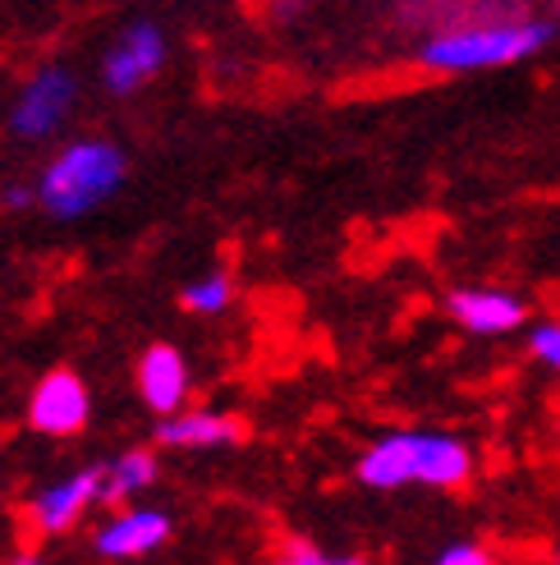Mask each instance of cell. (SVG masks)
Masks as SVG:
<instances>
[{
    "label": "cell",
    "instance_id": "cell-1",
    "mask_svg": "<svg viewBox=\"0 0 560 565\" xmlns=\"http://www.w3.org/2000/svg\"><path fill=\"white\" fill-rule=\"evenodd\" d=\"M560 19L556 14H519V19H483V23H455L432 28L418 42L413 61L432 74H469V70H500L528 61L556 42Z\"/></svg>",
    "mask_w": 560,
    "mask_h": 565
},
{
    "label": "cell",
    "instance_id": "cell-2",
    "mask_svg": "<svg viewBox=\"0 0 560 565\" xmlns=\"http://www.w3.org/2000/svg\"><path fill=\"white\" fill-rule=\"evenodd\" d=\"M129 175V161L116 143L106 138H78V143L61 148L37 180V203L55 221H78L97 207H106L120 193Z\"/></svg>",
    "mask_w": 560,
    "mask_h": 565
},
{
    "label": "cell",
    "instance_id": "cell-3",
    "mask_svg": "<svg viewBox=\"0 0 560 565\" xmlns=\"http://www.w3.org/2000/svg\"><path fill=\"white\" fill-rule=\"evenodd\" d=\"M78 102V78L65 65H46L23 83V93L10 106V134L23 143H42V138L61 134L69 110Z\"/></svg>",
    "mask_w": 560,
    "mask_h": 565
},
{
    "label": "cell",
    "instance_id": "cell-4",
    "mask_svg": "<svg viewBox=\"0 0 560 565\" xmlns=\"http://www.w3.org/2000/svg\"><path fill=\"white\" fill-rule=\"evenodd\" d=\"M161 65H165V33L157 23L138 19L116 38V46L101 55V83H106V93L133 97L138 88H148L161 74Z\"/></svg>",
    "mask_w": 560,
    "mask_h": 565
},
{
    "label": "cell",
    "instance_id": "cell-5",
    "mask_svg": "<svg viewBox=\"0 0 560 565\" xmlns=\"http://www.w3.org/2000/svg\"><path fill=\"white\" fill-rule=\"evenodd\" d=\"M88 414H93V395L83 386L78 373L69 369H51L33 395H28V423L46 437H74L88 428Z\"/></svg>",
    "mask_w": 560,
    "mask_h": 565
},
{
    "label": "cell",
    "instance_id": "cell-6",
    "mask_svg": "<svg viewBox=\"0 0 560 565\" xmlns=\"http://www.w3.org/2000/svg\"><path fill=\"white\" fill-rule=\"evenodd\" d=\"M538 14V0H405L396 10L400 28H455V23H483V19H519Z\"/></svg>",
    "mask_w": 560,
    "mask_h": 565
},
{
    "label": "cell",
    "instance_id": "cell-7",
    "mask_svg": "<svg viewBox=\"0 0 560 565\" xmlns=\"http://www.w3.org/2000/svg\"><path fill=\"white\" fill-rule=\"evenodd\" d=\"M445 313H451L464 331L473 335H510L528 322V308L519 295L496 290V286H469L445 299Z\"/></svg>",
    "mask_w": 560,
    "mask_h": 565
},
{
    "label": "cell",
    "instance_id": "cell-8",
    "mask_svg": "<svg viewBox=\"0 0 560 565\" xmlns=\"http://www.w3.org/2000/svg\"><path fill=\"white\" fill-rule=\"evenodd\" d=\"M354 473H358L363 488H377V492H396V488L418 483V437L413 433H390V437L373 441L358 456Z\"/></svg>",
    "mask_w": 560,
    "mask_h": 565
},
{
    "label": "cell",
    "instance_id": "cell-9",
    "mask_svg": "<svg viewBox=\"0 0 560 565\" xmlns=\"http://www.w3.org/2000/svg\"><path fill=\"white\" fill-rule=\"evenodd\" d=\"M248 437L244 418L230 414H212V409H193V414H161L157 423V441L175 446V450H212V446H239Z\"/></svg>",
    "mask_w": 560,
    "mask_h": 565
},
{
    "label": "cell",
    "instance_id": "cell-10",
    "mask_svg": "<svg viewBox=\"0 0 560 565\" xmlns=\"http://www.w3.org/2000/svg\"><path fill=\"white\" fill-rule=\"evenodd\" d=\"M165 539H171V515L143 505V511L116 515L97 533V556H106V561H138V556L157 552Z\"/></svg>",
    "mask_w": 560,
    "mask_h": 565
},
{
    "label": "cell",
    "instance_id": "cell-11",
    "mask_svg": "<svg viewBox=\"0 0 560 565\" xmlns=\"http://www.w3.org/2000/svg\"><path fill=\"white\" fill-rule=\"evenodd\" d=\"M138 395L152 414H175L189 401V363L175 345H152L138 359Z\"/></svg>",
    "mask_w": 560,
    "mask_h": 565
},
{
    "label": "cell",
    "instance_id": "cell-12",
    "mask_svg": "<svg viewBox=\"0 0 560 565\" xmlns=\"http://www.w3.org/2000/svg\"><path fill=\"white\" fill-rule=\"evenodd\" d=\"M101 473H106V469L93 465V469H78L74 478H65V483L37 492V497H33V524H37L42 533H69V529L78 524V515L97 501Z\"/></svg>",
    "mask_w": 560,
    "mask_h": 565
},
{
    "label": "cell",
    "instance_id": "cell-13",
    "mask_svg": "<svg viewBox=\"0 0 560 565\" xmlns=\"http://www.w3.org/2000/svg\"><path fill=\"white\" fill-rule=\"evenodd\" d=\"M418 437V483L423 488H464L473 473V450L455 433H413Z\"/></svg>",
    "mask_w": 560,
    "mask_h": 565
},
{
    "label": "cell",
    "instance_id": "cell-14",
    "mask_svg": "<svg viewBox=\"0 0 560 565\" xmlns=\"http://www.w3.org/2000/svg\"><path fill=\"white\" fill-rule=\"evenodd\" d=\"M152 478H157V456H152V450H125L116 465H106L97 501L101 505H120L125 497L152 488Z\"/></svg>",
    "mask_w": 560,
    "mask_h": 565
},
{
    "label": "cell",
    "instance_id": "cell-15",
    "mask_svg": "<svg viewBox=\"0 0 560 565\" xmlns=\"http://www.w3.org/2000/svg\"><path fill=\"white\" fill-rule=\"evenodd\" d=\"M184 308L189 313H203V318H216V313H226V308L235 303V280L226 271H212L203 280H193V286H184Z\"/></svg>",
    "mask_w": 560,
    "mask_h": 565
},
{
    "label": "cell",
    "instance_id": "cell-16",
    "mask_svg": "<svg viewBox=\"0 0 560 565\" xmlns=\"http://www.w3.org/2000/svg\"><path fill=\"white\" fill-rule=\"evenodd\" d=\"M528 350H534L551 373H560V322H538L528 335Z\"/></svg>",
    "mask_w": 560,
    "mask_h": 565
},
{
    "label": "cell",
    "instance_id": "cell-17",
    "mask_svg": "<svg viewBox=\"0 0 560 565\" xmlns=\"http://www.w3.org/2000/svg\"><path fill=\"white\" fill-rule=\"evenodd\" d=\"M437 561H441V565H487L492 552H487L483 543H451Z\"/></svg>",
    "mask_w": 560,
    "mask_h": 565
},
{
    "label": "cell",
    "instance_id": "cell-18",
    "mask_svg": "<svg viewBox=\"0 0 560 565\" xmlns=\"http://www.w3.org/2000/svg\"><path fill=\"white\" fill-rule=\"evenodd\" d=\"M280 556H286L290 565H326L331 556L317 547V543H303V539H290L286 543V552H280Z\"/></svg>",
    "mask_w": 560,
    "mask_h": 565
},
{
    "label": "cell",
    "instance_id": "cell-19",
    "mask_svg": "<svg viewBox=\"0 0 560 565\" xmlns=\"http://www.w3.org/2000/svg\"><path fill=\"white\" fill-rule=\"evenodd\" d=\"M258 6H262V14L271 23H290V19H299L308 10V0H258Z\"/></svg>",
    "mask_w": 560,
    "mask_h": 565
},
{
    "label": "cell",
    "instance_id": "cell-20",
    "mask_svg": "<svg viewBox=\"0 0 560 565\" xmlns=\"http://www.w3.org/2000/svg\"><path fill=\"white\" fill-rule=\"evenodd\" d=\"M33 203H37V189H28V184H10L6 193H0V207H10V212H23Z\"/></svg>",
    "mask_w": 560,
    "mask_h": 565
},
{
    "label": "cell",
    "instance_id": "cell-21",
    "mask_svg": "<svg viewBox=\"0 0 560 565\" xmlns=\"http://www.w3.org/2000/svg\"><path fill=\"white\" fill-rule=\"evenodd\" d=\"M556 561H560V552H556Z\"/></svg>",
    "mask_w": 560,
    "mask_h": 565
}]
</instances>
